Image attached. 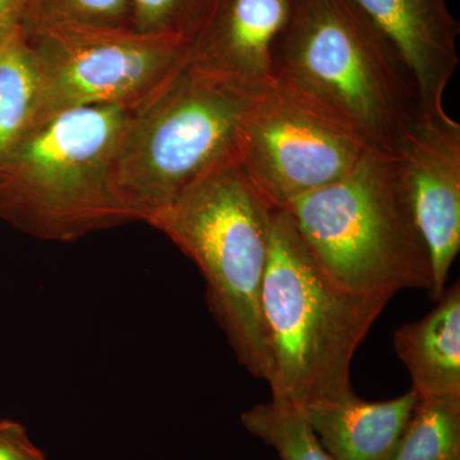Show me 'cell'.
<instances>
[{
	"label": "cell",
	"mask_w": 460,
	"mask_h": 460,
	"mask_svg": "<svg viewBox=\"0 0 460 460\" xmlns=\"http://www.w3.org/2000/svg\"><path fill=\"white\" fill-rule=\"evenodd\" d=\"M271 83L378 153L394 155L423 115L401 58L350 0H292Z\"/></svg>",
	"instance_id": "6da1fadb"
},
{
	"label": "cell",
	"mask_w": 460,
	"mask_h": 460,
	"mask_svg": "<svg viewBox=\"0 0 460 460\" xmlns=\"http://www.w3.org/2000/svg\"><path fill=\"white\" fill-rule=\"evenodd\" d=\"M389 301L335 283L288 211L274 208L261 290L272 399L301 408L356 395L350 380L354 353Z\"/></svg>",
	"instance_id": "7a4b0ae2"
},
{
	"label": "cell",
	"mask_w": 460,
	"mask_h": 460,
	"mask_svg": "<svg viewBox=\"0 0 460 460\" xmlns=\"http://www.w3.org/2000/svg\"><path fill=\"white\" fill-rule=\"evenodd\" d=\"M132 109H72L36 126L0 159V219L45 241L72 242L135 222L117 187Z\"/></svg>",
	"instance_id": "3957f363"
},
{
	"label": "cell",
	"mask_w": 460,
	"mask_h": 460,
	"mask_svg": "<svg viewBox=\"0 0 460 460\" xmlns=\"http://www.w3.org/2000/svg\"><path fill=\"white\" fill-rule=\"evenodd\" d=\"M284 210L344 289L389 299L404 289H431V257L395 155L368 150L341 180Z\"/></svg>",
	"instance_id": "277c9868"
},
{
	"label": "cell",
	"mask_w": 460,
	"mask_h": 460,
	"mask_svg": "<svg viewBox=\"0 0 460 460\" xmlns=\"http://www.w3.org/2000/svg\"><path fill=\"white\" fill-rule=\"evenodd\" d=\"M272 211L235 159L196 181L150 223L198 265L208 307L239 363L266 383L270 359L261 290Z\"/></svg>",
	"instance_id": "5b68a950"
},
{
	"label": "cell",
	"mask_w": 460,
	"mask_h": 460,
	"mask_svg": "<svg viewBox=\"0 0 460 460\" xmlns=\"http://www.w3.org/2000/svg\"><path fill=\"white\" fill-rule=\"evenodd\" d=\"M265 86L187 62L132 111L118 147L117 187L133 219L150 224L196 181L237 159L242 126Z\"/></svg>",
	"instance_id": "8992f818"
},
{
	"label": "cell",
	"mask_w": 460,
	"mask_h": 460,
	"mask_svg": "<svg viewBox=\"0 0 460 460\" xmlns=\"http://www.w3.org/2000/svg\"><path fill=\"white\" fill-rule=\"evenodd\" d=\"M26 38L41 78L38 126L72 109L135 111L189 62V44L133 27L57 25Z\"/></svg>",
	"instance_id": "52a82bcc"
},
{
	"label": "cell",
	"mask_w": 460,
	"mask_h": 460,
	"mask_svg": "<svg viewBox=\"0 0 460 460\" xmlns=\"http://www.w3.org/2000/svg\"><path fill=\"white\" fill-rule=\"evenodd\" d=\"M368 150L352 133L270 83L242 126L237 162L263 199L284 208L341 180Z\"/></svg>",
	"instance_id": "ba28073f"
},
{
	"label": "cell",
	"mask_w": 460,
	"mask_h": 460,
	"mask_svg": "<svg viewBox=\"0 0 460 460\" xmlns=\"http://www.w3.org/2000/svg\"><path fill=\"white\" fill-rule=\"evenodd\" d=\"M394 155L431 257L432 298L447 289L460 250V124L445 113L422 115Z\"/></svg>",
	"instance_id": "9c48e42d"
},
{
	"label": "cell",
	"mask_w": 460,
	"mask_h": 460,
	"mask_svg": "<svg viewBox=\"0 0 460 460\" xmlns=\"http://www.w3.org/2000/svg\"><path fill=\"white\" fill-rule=\"evenodd\" d=\"M401 58L423 115L445 113L444 95L459 66L460 25L447 0H350Z\"/></svg>",
	"instance_id": "30bf717a"
},
{
	"label": "cell",
	"mask_w": 460,
	"mask_h": 460,
	"mask_svg": "<svg viewBox=\"0 0 460 460\" xmlns=\"http://www.w3.org/2000/svg\"><path fill=\"white\" fill-rule=\"evenodd\" d=\"M292 0H223L190 45V65L235 83H271V50Z\"/></svg>",
	"instance_id": "8fae6325"
},
{
	"label": "cell",
	"mask_w": 460,
	"mask_h": 460,
	"mask_svg": "<svg viewBox=\"0 0 460 460\" xmlns=\"http://www.w3.org/2000/svg\"><path fill=\"white\" fill-rule=\"evenodd\" d=\"M417 399L411 389L386 402L353 395L308 402L299 411L332 460H390Z\"/></svg>",
	"instance_id": "7c38bea8"
},
{
	"label": "cell",
	"mask_w": 460,
	"mask_h": 460,
	"mask_svg": "<svg viewBox=\"0 0 460 460\" xmlns=\"http://www.w3.org/2000/svg\"><path fill=\"white\" fill-rule=\"evenodd\" d=\"M393 343L417 394L460 395L459 281L431 313L396 330Z\"/></svg>",
	"instance_id": "4fadbf2b"
},
{
	"label": "cell",
	"mask_w": 460,
	"mask_h": 460,
	"mask_svg": "<svg viewBox=\"0 0 460 460\" xmlns=\"http://www.w3.org/2000/svg\"><path fill=\"white\" fill-rule=\"evenodd\" d=\"M41 78L25 30L0 44V159L38 126Z\"/></svg>",
	"instance_id": "5bb4252c"
},
{
	"label": "cell",
	"mask_w": 460,
	"mask_h": 460,
	"mask_svg": "<svg viewBox=\"0 0 460 460\" xmlns=\"http://www.w3.org/2000/svg\"><path fill=\"white\" fill-rule=\"evenodd\" d=\"M390 460H460V395H419Z\"/></svg>",
	"instance_id": "9a60e30c"
},
{
	"label": "cell",
	"mask_w": 460,
	"mask_h": 460,
	"mask_svg": "<svg viewBox=\"0 0 460 460\" xmlns=\"http://www.w3.org/2000/svg\"><path fill=\"white\" fill-rule=\"evenodd\" d=\"M241 422L280 460H332L302 411L289 402L271 399L257 404L241 414Z\"/></svg>",
	"instance_id": "2e32d148"
},
{
	"label": "cell",
	"mask_w": 460,
	"mask_h": 460,
	"mask_svg": "<svg viewBox=\"0 0 460 460\" xmlns=\"http://www.w3.org/2000/svg\"><path fill=\"white\" fill-rule=\"evenodd\" d=\"M223 0H131L133 29L192 44Z\"/></svg>",
	"instance_id": "e0dca14e"
},
{
	"label": "cell",
	"mask_w": 460,
	"mask_h": 460,
	"mask_svg": "<svg viewBox=\"0 0 460 460\" xmlns=\"http://www.w3.org/2000/svg\"><path fill=\"white\" fill-rule=\"evenodd\" d=\"M57 25L133 27L131 0H27L25 33Z\"/></svg>",
	"instance_id": "ac0fdd59"
},
{
	"label": "cell",
	"mask_w": 460,
	"mask_h": 460,
	"mask_svg": "<svg viewBox=\"0 0 460 460\" xmlns=\"http://www.w3.org/2000/svg\"><path fill=\"white\" fill-rule=\"evenodd\" d=\"M0 460H47V456L21 423L0 420Z\"/></svg>",
	"instance_id": "d6986e66"
},
{
	"label": "cell",
	"mask_w": 460,
	"mask_h": 460,
	"mask_svg": "<svg viewBox=\"0 0 460 460\" xmlns=\"http://www.w3.org/2000/svg\"><path fill=\"white\" fill-rule=\"evenodd\" d=\"M27 0H0V44L23 29Z\"/></svg>",
	"instance_id": "ffe728a7"
}]
</instances>
